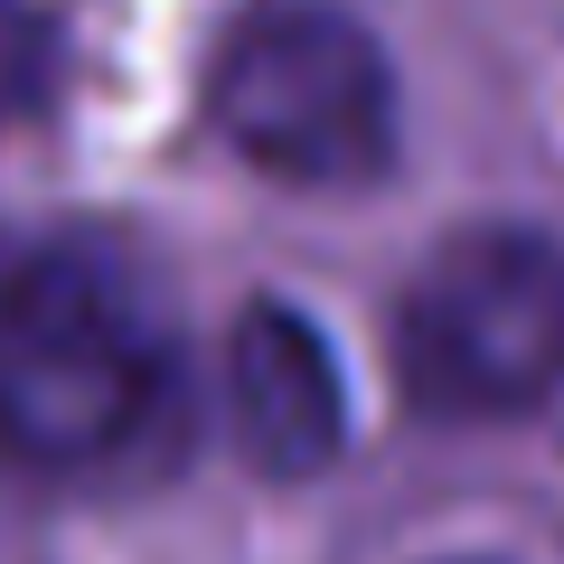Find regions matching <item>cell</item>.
<instances>
[{
    "label": "cell",
    "instance_id": "cell-1",
    "mask_svg": "<svg viewBox=\"0 0 564 564\" xmlns=\"http://www.w3.org/2000/svg\"><path fill=\"white\" fill-rule=\"evenodd\" d=\"M161 329L85 245L0 236V452L20 462H113L161 414Z\"/></svg>",
    "mask_w": 564,
    "mask_h": 564
},
{
    "label": "cell",
    "instance_id": "cell-2",
    "mask_svg": "<svg viewBox=\"0 0 564 564\" xmlns=\"http://www.w3.org/2000/svg\"><path fill=\"white\" fill-rule=\"evenodd\" d=\"M207 113L273 180H367L395 151V85L348 10L263 0L217 39Z\"/></svg>",
    "mask_w": 564,
    "mask_h": 564
},
{
    "label": "cell",
    "instance_id": "cell-3",
    "mask_svg": "<svg viewBox=\"0 0 564 564\" xmlns=\"http://www.w3.org/2000/svg\"><path fill=\"white\" fill-rule=\"evenodd\" d=\"M395 358L433 414H518L564 395V254L518 226L452 236L395 311Z\"/></svg>",
    "mask_w": 564,
    "mask_h": 564
},
{
    "label": "cell",
    "instance_id": "cell-4",
    "mask_svg": "<svg viewBox=\"0 0 564 564\" xmlns=\"http://www.w3.org/2000/svg\"><path fill=\"white\" fill-rule=\"evenodd\" d=\"M226 404H236V443L254 452L273 480H311L329 470L348 433L339 404V358L321 348V329L282 302H254L236 321V348H226Z\"/></svg>",
    "mask_w": 564,
    "mask_h": 564
},
{
    "label": "cell",
    "instance_id": "cell-5",
    "mask_svg": "<svg viewBox=\"0 0 564 564\" xmlns=\"http://www.w3.org/2000/svg\"><path fill=\"white\" fill-rule=\"evenodd\" d=\"M47 85H57V20H47V0H0V113H29Z\"/></svg>",
    "mask_w": 564,
    "mask_h": 564
}]
</instances>
